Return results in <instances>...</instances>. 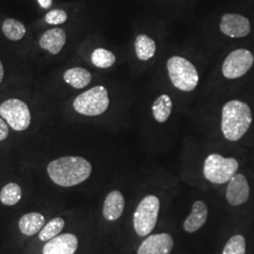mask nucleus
Wrapping results in <instances>:
<instances>
[{
    "instance_id": "412c9836",
    "label": "nucleus",
    "mask_w": 254,
    "mask_h": 254,
    "mask_svg": "<svg viewBox=\"0 0 254 254\" xmlns=\"http://www.w3.org/2000/svg\"><path fill=\"white\" fill-rule=\"evenodd\" d=\"M22 198V190L15 183L6 185L0 192V201L8 206H12L18 203Z\"/></svg>"
},
{
    "instance_id": "7ed1b4c3",
    "label": "nucleus",
    "mask_w": 254,
    "mask_h": 254,
    "mask_svg": "<svg viewBox=\"0 0 254 254\" xmlns=\"http://www.w3.org/2000/svg\"><path fill=\"white\" fill-rule=\"evenodd\" d=\"M167 68L171 81L175 88L183 91L195 90L199 83V73L190 61L174 56L168 61Z\"/></svg>"
},
{
    "instance_id": "f8f14e48",
    "label": "nucleus",
    "mask_w": 254,
    "mask_h": 254,
    "mask_svg": "<svg viewBox=\"0 0 254 254\" xmlns=\"http://www.w3.org/2000/svg\"><path fill=\"white\" fill-rule=\"evenodd\" d=\"M78 240L72 234H64L50 239L43 249V254H74Z\"/></svg>"
},
{
    "instance_id": "f3484780",
    "label": "nucleus",
    "mask_w": 254,
    "mask_h": 254,
    "mask_svg": "<svg viewBox=\"0 0 254 254\" xmlns=\"http://www.w3.org/2000/svg\"><path fill=\"white\" fill-rule=\"evenodd\" d=\"M64 79L67 84L75 89H83L91 83V74L84 68L74 67L64 73Z\"/></svg>"
},
{
    "instance_id": "bb28decb",
    "label": "nucleus",
    "mask_w": 254,
    "mask_h": 254,
    "mask_svg": "<svg viewBox=\"0 0 254 254\" xmlns=\"http://www.w3.org/2000/svg\"><path fill=\"white\" fill-rule=\"evenodd\" d=\"M38 1H39V4L41 5V7L44 9H48L52 5V0H38Z\"/></svg>"
},
{
    "instance_id": "b1692460",
    "label": "nucleus",
    "mask_w": 254,
    "mask_h": 254,
    "mask_svg": "<svg viewBox=\"0 0 254 254\" xmlns=\"http://www.w3.org/2000/svg\"><path fill=\"white\" fill-rule=\"evenodd\" d=\"M246 240L242 236H233L224 247L222 254H245Z\"/></svg>"
},
{
    "instance_id": "0eeeda50",
    "label": "nucleus",
    "mask_w": 254,
    "mask_h": 254,
    "mask_svg": "<svg viewBox=\"0 0 254 254\" xmlns=\"http://www.w3.org/2000/svg\"><path fill=\"white\" fill-rule=\"evenodd\" d=\"M0 116L15 131L26 130L31 123V114L27 104L14 98L0 105Z\"/></svg>"
},
{
    "instance_id": "f257e3e1",
    "label": "nucleus",
    "mask_w": 254,
    "mask_h": 254,
    "mask_svg": "<svg viewBox=\"0 0 254 254\" xmlns=\"http://www.w3.org/2000/svg\"><path fill=\"white\" fill-rule=\"evenodd\" d=\"M92 168L88 160L80 156H64L53 160L47 166V173L56 185L70 188L86 181Z\"/></svg>"
},
{
    "instance_id": "5701e85b",
    "label": "nucleus",
    "mask_w": 254,
    "mask_h": 254,
    "mask_svg": "<svg viewBox=\"0 0 254 254\" xmlns=\"http://www.w3.org/2000/svg\"><path fill=\"white\" fill-rule=\"evenodd\" d=\"M91 59L92 64L102 69L111 67L116 62L115 55L104 48L95 49L91 54Z\"/></svg>"
},
{
    "instance_id": "aec40b11",
    "label": "nucleus",
    "mask_w": 254,
    "mask_h": 254,
    "mask_svg": "<svg viewBox=\"0 0 254 254\" xmlns=\"http://www.w3.org/2000/svg\"><path fill=\"white\" fill-rule=\"evenodd\" d=\"M4 35L10 41H19L26 34L25 26L15 19H6L2 25Z\"/></svg>"
},
{
    "instance_id": "f03ea898",
    "label": "nucleus",
    "mask_w": 254,
    "mask_h": 254,
    "mask_svg": "<svg viewBox=\"0 0 254 254\" xmlns=\"http://www.w3.org/2000/svg\"><path fill=\"white\" fill-rule=\"evenodd\" d=\"M252 122V110L244 102L233 100L224 105L222 109L221 130L228 140H239L249 130Z\"/></svg>"
},
{
    "instance_id": "423d86ee",
    "label": "nucleus",
    "mask_w": 254,
    "mask_h": 254,
    "mask_svg": "<svg viewBox=\"0 0 254 254\" xmlns=\"http://www.w3.org/2000/svg\"><path fill=\"white\" fill-rule=\"evenodd\" d=\"M159 208V200L153 195L147 196L140 201L134 214V229L138 236H148L154 230Z\"/></svg>"
},
{
    "instance_id": "20e7f679",
    "label": "nucleus",
    "mask_w": 254,
    "mask_h": 254,
    "mask_svg": "<svg viewBox=\"0 0 254 254\" xmlns=\"http://www.w3.org/2000/svg\"><path fill=\"white\" fill-rule=\"evenodd\" d=\"M73 109L85 116H98L109 106V92L104 86H96L82 92L74 101Z\"/></svg>"
},
{
    "instance_id": "dca6fc26",
    "label": "nucleus",
    "mask_w": 254,
    "mask_h": 254,
    "mask_svg": "<svg viewBox=\"0 0 254 254\" xmlns=\"http://www.w3.org/2000/svg\"><path fill=\"white\" fill-rule=\"evenodd\" d=\"M46 218L37 212L28 213L24 215L19 220V229L20 232L27 236L36 235L45 226Z\"/></svg>"
},
{
    "instance_id": "1a4fd4ad",
    "label": "nucleus",
    "mask_w": 254,
    "mask_h": 254,
    "mask_svg": "<svg viewBox=\"0 0 254 254\" xmlns=\"http://www.w3.org/2000/svg\"><path fill=\"white\" fill-rule=\"evenodd\" d=\"M219 27L223 34L231 38H242L251 33L249 19L236 13H227L223 15Z\"/></svg>"
},
{
    "instance_id": "4468645a",
    "label": "nucleus",
    "mask_w": 254,
    "mask_h": 254,
    "mask_svg": "<svg viewBox=\"0 0 254 254\" xmlns=\"http://www.w3.org/2000/svg\"><path fill=\"white\" fill-rule=\"evenodd\" d=\"M125 209V198L120 191H111L107 196L104 207L103 216L109 221H115L122 217Z\"/></svg>"
},
{
    "instance_id": "393cba45",
    "label": "nucleus",
    "mask_w": 254,
    "mask_h": 254,
    "mask_svg": "<svg viewBox=\"0 0 254 254\" xmlns=\"http://www.w3.org/2000/svg\"><path fill=\"white\" fill-rule=\"evenodd\" d=\"M45 19L49 25H62L67 20V13L63 9H53L46 14Z\"/></svg>"
},
{
    "instance_id": "9b49d317",
    "label": "nucleus",
    "mask_w": 254,
    "mask_h": 254,
    "mask_svg": "<svg viewBox=\"0 0 254 254\" xmlns=\"http://www.w3.org/2000/svg\"><path fill=\"white\" fill-rule=\"evenodd\" d=\"M173 247V237L169 234L153 235L141 243L137 254H170Z\"/></svg>"
},
{
    "instance_id": "a878e982",
    "label": "nucleus",
    "mask_w": 254,
    "mask_h": 254,
    "mask_svg": "<svg viewBox=\"0 0 254 254\" xmlns=\"http://www.w3.org/2000/svg\"><path fill=\"white\" fill-rule=\"evenodd\" d=\"M9 136V127L4 119L0 118V141H3Z\"/></svg>"
},
{
    "instance_id": "a211bd4d",
    "label": "nucleus",
    "mask_w": 254,
    "mask_h": 254,
    "mask_svg": "<svg viewBox=\"0 0 254 254\" xmlns=\"http://www.w3.org/2000/svg\"><path fill=\"white\" fill-rule=\"evenodd\" d=\"M135 50L136 57L140 61L146 62L154 57L156 51V45L152 38L147 36L145 34H141L136 37L135 41Z\"/></svg>"
},
{
    "instance_id": "2eb2a0df",
    "label": "nucleus",
    "mask_w": 254,
    "mask_h": 254,
    "mask_svg": "<svg viewBox=\"0 0 254 254\" xmlns=\"http://www.w3.org/2000/svg\"><path fill=\"white\" fill-rule=\"evenodd\" d=\"M208 209L206 204L201 201L197 200L192 206V212L184 222V230L188 233L197 232L200 228L203 226L207 219Z\"/></svg>"
},
{
    "instance_id": "cd10ccee",
    "label": "nucleus",
    "mask_w": 254,
    "mask_h": 254,
    "mask_svg": "<svg viewBox=\"0 0 254 254\" xmlns=\"http://www.w3.org/2000/svg\"><path fill=\"white\" fill-rule=\"evenodd\" d=\"M3 77H4V67L0 61V83L3 80Z\"/></svg>"
},
{
    "instance_id": "6e6552de",
    "label": "nucleus",
    "mask_w": 254,
    "mask_h": 254,
    "mask_svg": "<svg viewBox=\"0 0 254 254\" xmlns=\"http://www.w3.org/2000/svg\"><path fill=\"white\" fill-rule=\"evenodd\" d=\"M254 57L247 49H236L228 55L222 65V73L228 79L243 76L253 67Z\"/></svg>"
},
{
    "instance_id": "4be33fe9",
    "label": "nucleus",
    "mask_w": 254,
    "mask_h": 254,
    "mask_svg": "<svg viewBox=\"0 0 254 254\" xmlns=\"http://www.w3.org/2000/svg\"><path fill=\"white\" fill-rule=\"evenodd\" d=\"M64 218H55L46 224L39 233V239L42 241H49L63 231L64 227Z\"/></svg>"
},
{
    "instance_id": "ddd939ff",
    "label": "nucleus",
    "mask_w": 254,
    "mask_h": 254,
    "mask_svg": "<svg viewBox=\"0 0 254 254\" xmlns=\"http://www.w3.org/2000/svg\"><path fill=\"white\" fill-rule=\"evenodd\" d=\"M66 42V34L65 31L62 28L56 27L46 31L40 39L39 45L46 49L51 54H59L64 48Z\"/></svg>"
},
{
    "instance_id": "39448f33",
    "label": "nucleus",
    "mask_w": 254,
    "mask_h": 254,
    "mask_svg": "<svg viewBox=\"0 0 254 254\" xmlns=\"http://www.w3.org/2000/svg\"><path fill=\"white\" fill-rule=\"evenodd\" d=\"M238 162L235 158H225L218 154H212L203 165L204 177L214 184H225L236 175Z\"/></svg>"
},
{
    "instance_id": "6ab92c4d",
    "label": "nucleus",
    "mask_w": 254,
    "mask_h": 254,
    "mask_svg": "<svg viewBox=\"0 0 254 254\" xmlns=\"http://www.w3.org/2000/svg\"><path fill=\"white\" fill-rule=\"evenodd\" d=\"M152 109L154 119L158 123H165L172 113L173 101L169 95L162 94L154 101Z\"/></svg>"
},
{
    "instance_id": "9d476101",
    "label": "nucleus",
    "mask_w": 254,
    "mask_h": 254,
    "mask_svg": "<svg viewBox=\"0 0 254 254\" xmlns=\"http://www.w3.org/2000/svg\"><path fill=\"white\" fill-rule=\"evenodd\" d=\"M250 197V186L242 174H236L228 184L226 199L231 205L238 206L245 203Z\"/></svg>"
}]
</instances>
